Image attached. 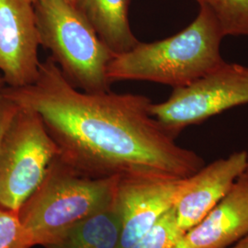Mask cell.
Returning <instances> with one entry per match:
<instances>
[{
  "label": "cell",
  "mask_w": 248,
  "mask_h": 248,
  "mask_svg": "<svg viewBox=\"0 0 248 248\" xmlns=\"http://www.w3.org/2000/svg\"><path fill=\"white\" fill-rule=\"evenodd\" d=\"M0 94L18 108L35 111L59 149V156L92 177L159 173L194 175L205 164L181 147L151 115L152 100L132 93H90L75 88L51 57L37 79Z\"/></svg>",
  "instance_id": "6da1fadb"
},
{
  "label": "cell",
  "mask_w": 248,
  "mask_h": 248,
  "mask_svg": "<svg viewBox=\"0 0 248 248\" xmlns=\"http://www.w3.org/2000/svg\"><path fill=\"white\" fill-rule=\"evenodd\" d=\"M224 35L213 13L200 7L195 19L169 38L137 45L115 55L108 68L111 84L148 81L184 88L225 62L221 53Z\"/></svg>",
  "instance_id": "7a4b0ae2"
},
{
  "label": "cell",
  "mask_w": 248,
  "mask_h": 248,
  "mask_svg": "<svg viewBox=\"0 0 248 248\" xmlns=\"http://www.w3.org/2000/svg\"><path fill=\"white\" fill-rule=\"evenodd\" d=\"M118 177H92L58 155L41 185L18 211L33 247H45L61 233L114 202Z\"/></svg>",
  "instance_id": "3957f363"
},
{
  "label": "cell",
  "mask_w": 248,
  "mask_h": 248,
  "mask_svg": "<svg viewBox=\"0 0 248 248\" xmlns=\"http://www.w3.org/2000/svg\"><path fill=\"white\" fill-rule=\"evenodd\" d=\"M40 45L77 89L111 90L108 68L115 56L79 11L65 0H35Z\"/></svg>",
  "instance_id": "277c9868"
},
{
  "label": "cell",
  "mask_w": 248,
  "mask_h": 248,
  "mask_svg": "<svg viewBox=\"0 0 248 248\" xmlns=\"http://www.w3.org/2000/svg\"><path fill=\"white\" fill-rule=\"evenodd\" d=\"M58 155L42 118L18 107L0 142V207L18 212Z\"/></svg>",
  "instance_id": "5b68a950"
},
{
  "label": "cell",
  "mask_w": 248,
  "mask_h": 248,
  "mask_svg": "<svg viewBox=\"0 0 248 248\" xmlns=\"http://www.w3.org/2000/svg\"><path fill=\"white\" fill-rule=\"evenodd\" d=\"M248 104V66L224 62L193 84L173 89L166 101L152 103L151 115L176 139L186 127Z\"/></svg>",
  "instance_id": "8992f818"
},
{
  "label": "cell",
  "mask_w": 248,
  "mask_h": 248,
  "mask_svg": "<svg viewBox=\"0 0 248 248\" xmlns=\"http://www.w3.org/2000/svg\"><path fill=\"white\" fill-rule=\"evenodd\" d=\"M187 177L136 173L118 177L115 202L122 220L120 248H130L174 208Z\"/></svg>",
  "instance_id": "52a82bcc"
},
{
  "label": "cell",
  "mask_w": 248,
  "mask_h": 248,
  "mask_svg": "<svg viewBox=\"0 0 248 248\" xmlns=\"http://www.w3.org/2000/svg\"><path fill=\"white\" fill-rule=\"evenodd\" d=\"M39 46L33 0H0V75L5 87L22 88L37 79Z\"/></svg>",
  "instance_id": "ba28073f"
},
{
  "label": "cell",
  "mask_w": 248,
  "mask_h": 248,
  "mask_svg": "<svg viewBox=\"0 0 248 248\" xmlns=\"http://www.w3.org/2000/svg\"><path fill=\"white\" fill-rule=\"evenodd\" d=\"M247 151H237L229 156L205 165L186 183L174 205L177 227L183 233L221 202L247 167Z\"/></svg>",
  "instance_id": "9c48e42d"
},
{
  "label": "cell",
  "mask_w": 248,
  "mask_h": 248,
  "mask_svg": "<svg viewBox=\"0 0 248 248\" xmlns=\"http://www.w3.org/2000/svg\"><path fill=\"white\" fill-rule=\"evenodd\" d=\"M248 233V178L241 175L229 193L185 232L174 248H226Z\"/></svg>",
  "instance_id": "30bf717a"
},
{
  "label": "cell",
  "mask_w": 248,
  "mask_h": 248,
  "mask_svg": "<svg viewBox=\"0 0 248 248\" xmlns=\"http://www.w3.org/2000/svg\"><path fill=\"white\" fill-rule=\"evenodd\" d=\"M130 4L131 0L75 1V7L115 55L130 51L140 42L131 28Z\"/></svg>",
  "instance_id": "8fae6325"
},
{
  "label": "cell",
  "mask_w": 248,
  "mask_h": 248,
  "mask_svg": "<svg viewBox=\"0 0 248 248\" xmlns=\"http://www.w3.org/2000/svg\"><path fill=\"white\" fill-rule=\"evenodd\" d=\"M122 220L114 202L72 226L45 248H120Z\"/></svg>",
  "instance_id": "7c38bea8"
},
{
  "label": "cell",
  "mask_w": 248,
  "mask_h": 248,
  "mask_svg": "<svg viewBox=\"0 0 248 248\" xmlns=\"http://www.w3.org/2000/svg\"><path fill=\"white\" fill-rule=\"evenodd\" d=\"M217 19L224 37H248V0H195Z\"/></svg>",
  "instance_id": "4fadbf2b"
},
{
  "label": "cell",
  "mask_w": 248,
  "mask_h": 248,
  "mask_svg": "<svg viewBox=\"0 0 248 248\" xmlns=\"http://www.w3.org/2000/svg\"><path fill=\"white\" fill-rule=\"evenodd\" d=\"M182 234L173 208L130 248H174Z\"/></svg>",
  "instance_id": "5bb4252c"
},
{
  "label": "cell",
  "mask_w": 248,
  "mask_h": 248,
  "mask_svg": "<svg viewBox=\"0 0 248 248\" xmlns=\"http://www.w3.org/2000/svg\"><path fill=\"white\" fill-rule=\"evenodd\" d=\"M33 248L18 212L0 207V248Z\"/></svg>",
  "instance_id": "9a60e30c"
},
{
  "label": "cell",
  "mask_w": 248,
  "mask_h": 248,
  "mask_svg": "<svg viewBox=\"0 0 248 248\" xmlns=\"http://www.w3.org/2000/svg\"><path fill=\"white\" fill-rule=\"evenodd\" d=\"M17 110L18 107L0 94V142Z\"/></svg>",
  "instance_id": "2e32d148"
},
{
  "label": "cell",
  "mask_w": 248,
  "mask_h": 248,
  "mask_svg": "<svg viewBox=\"0 0 248 248\" xmlns=\"http://www.w3.org/2000/svg\"><path fill=\"white\" fill-rule=\"evenodd\" d=\"M232 248H248V233L243 238L238 240Z\"/></svg>",
  "instance_id": "e0dca14e"
},
{
  "label": "cell",
  "mask_w": 248,
  "mask_h": 248,
  "mask_svg": "<svg viewBox=\"0 0 248 248\" xmlns=\"http://www.w3.org/2000/svg\"><path fill=\"white\" fill-rule=\"evenodd\" d=\"M247 153H248V157H247V167H246V171H245V174L247 175V177L248 178V150L247 151Z\"/></svg>",
  "instance_id": "ac0fdd59"
},
{
  "label": "cell",
  "mask_w": 248,
  "mask_h": 248,
  "mask_svg": "<svg viewBox=\"0 0 248 248\" xmlns=\"http://www.w3.org/2000/svg\"><path fill=\"white\" fill-rule=\"evenodd\" d=\"M3 87H5V84H4V81L2 79L1 75H0V90H1V89H2Z\"/></svg>",
  "instance_id": "d6986e66"
},
{
  "label": "cell",
  "mask_w": 248,
  "mask_h": 248,
  "mask_svg": "<svg viewBox=\"0 0 248 248\" xmlns=\"http://www.w3.org/2000/svg\"><path fill=\"white\" fill-rule=\"evenodd\" d=\"M35 0H33V2H34ZM66 2H68V3H70V4H72V5H75V1L76 0H65Z\"/></svg>",
  "instance_id": "ffe728a7"
}]
</instances>
